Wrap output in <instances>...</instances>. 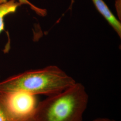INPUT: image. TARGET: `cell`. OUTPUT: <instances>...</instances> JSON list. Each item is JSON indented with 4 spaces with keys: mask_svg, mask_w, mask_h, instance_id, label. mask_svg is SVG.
<instances>
[{
    "mask_svg": "<svg viewBox=\"0 0 121 121\" xmlns=\"http://www.w3.org/2000/svg\"><path fill=\"white\" fill-rule=\"evenodd\" d=\"M92 121H116L106 117H97Z\"/></svg>",
    "mask_w": 121,
    "mask_h": 121,
    "instance_id": "ba28073f",
    "label": "cell"
},
{
    "mask_svg": "<svg viewBox=\"0 0 121 121\" xmlns=\"http://www.w3.org/2000/svg\"><path fill=\"white\" fill-rule=\"evenodd\" d=\"M76 82L59 67L49 65L26 70L0 81V93L23 91L48 96L64 91Z\"/></svg>",
    "mask_w": 121,
    "mask_h": 121,
    "instance_id": "6da1fadb",
    "label": "cell"
},
{
    "mask_svg": "<svg viewBox=\"0 0 121 121\" xmlns=\"http://www.w3.org/2000/svg\"><path fill=\"white\" fill-rule=\"evenodd\" d=\"M18 2L21 5L22 4H27L29 5L33 10L37 13L39 15L44 16L46 15L47 13V11L45 9H41L39 7L35 6V5L32 4L28 0H18Z\"/></svg>",
    "mask_w": 121,
    "mask_h": 121,
    "instance_id": "8992f818",
    "label": "cell"
},
{
    "mask_svg": "<svg viewBox=\"0 0 121 121\" xmlns=\"http://www.w3.org/2000/svg\"><path fill=\"white\" fill-rule=\"evenodd\" d=\"M0 121H33V118L27 119H18L10 117L2 110L0 108Z\"/></svg>",
    "mask_w": 121,
    "mask_h": 121,
    "instance_id": "52a82bcc",
    "label": "cell"
},
{
    "mask_svg": "<svg viewBox=\"0 0 121 121\" xmlns=\"http://www.w3.org/2000/svg\"><path fill=\"white\" fill-rule=\"evenodd\" d=\"M91 0L97 11L112 27L119 37L121 38V22L115 16L103 0Z\"/></svg>",
    "mask_w": 121,
    "mask_h": 121,
    "instance_id": "277c9868",
    "label": "cell"
},
{
    "mask_svg": "<svg viewBox=\"0 0 121 121\" xmlns=\"http://www.w3.org/2000/svg\"><path fill=\"white\" fill-rule=\"evenodd\" d=\"M21 4L16 0H9L0 3V34L5 30L4 17L16 12Z\"/></svg>",
    "mask_w": 121,
    "mask_h": 121,
    "instance_id": "5b68a950",
    "label": "cell"
},
{
    "mask_svg": "<svg viewBox=\"0 0 121 121\" xmlns=\"http://www.w3.org/2000/svg\"><path fill=\"white\" fill-rule=\"evenodd\" d=\"M38 103L36 95L25 91L0 93V108L16 119L33 118Z\"/></svg>",
    "mask_w": 121,
    "mask_h": 121,
    "instance_id": "3957f363",
    "label": "cell"
},
{
    "mask_svg": "<svg viewBox=\"0 0 121 121\" xmlns=\"http://www.w3.org/2000/svg\"><path fill=\"white\" fill-rule=\"evenodd\" d=\"M89 97L84 86L76 82L57 94L47 96L37 105L33 121H83Z\"/></svg>",
    "mask_w": 121,
    "mask_h": 121,
    "instance_id": "7a4b0ae2",
    "label": "cell"
}]
</instances>
